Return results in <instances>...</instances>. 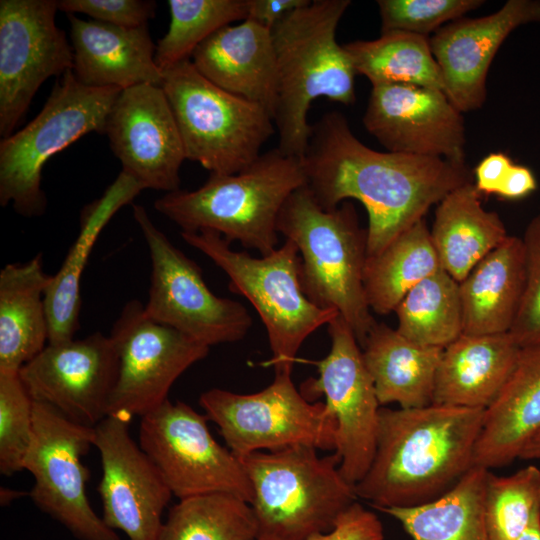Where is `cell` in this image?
<instances>
[{"label":"cell","instance_id":"cell-1","mask_svg":"<svg viewBox=\"0 0 540 540\" xmlns=\"http://www.w3.org/2000/svg\"><path fill=\"white\" fill-rule=\"evenodd\" d=\"M301 163L306 186L324 210L345 199L363 204L369 220L367 256L424 219L451 191L472 182L466 163L369 148L336 111L312 125Z\"/></svg>","mask_w":540,"mask_h":540},{"label":"cell","instance_id":"cell-2","mask_svg":"<svg viewBox=\"0 0 540 540\" xmlns=\"http://www.w3.org/2000/svg\"><path fill=\"white\" fill-rule=\"evenodd\" d=\"M484 409L381 407L376 450L357 498L378 511L411 508L450 491L474 466Z\"/></svg>","mask_w":540,"mask_h":540},{"label":"cell","instance_id":"cell-3","mask_svg":"<svg viewBox=\"0 0 540 540\" xmlns=\"http://www.w3.org/2000/svg\"><path fill=\"white\" fill-rule=\"evenodd\" d=\"M350 0H313L284 17L271 30L277 94L273 114L278 149L302 159L312 125L307 114L314 100L355 101L353 62L336 40V30Z\"/></svg>","mask_w":540,"mask_h":540},{"label":"cell","instance_id":"cell-4","mask_svg":"<svg viewBox=\"0 0 540 540\" xmlns=\"http://www.w3.org/2000/svg\"><path fill=\"white\" fill-rule=\"evenodd\" d=\"M304 185L301 160L275 148L238 173H210L196 190L166 193L154 208L181 232L214 231L266 256L277 249V219L285 201Z\"/></svg>","mask_w":540,"mask_h":540},{"label":"cell","instance_id":"cell-5","mask_svg":"<svg viewBox=\"0 0 540 540\" xmlns=\"http://www.w3.org/2000/svg\"><path fill=\"white\" fill-rule=\"evenodd\" d=\"M277 232L298 248L306 297L323 309L337 311L362 346L376 321L363 285L367 229L360 226L354 205L344 202L324 210L304 185L285 201Z\"/></svg>","mask_w":540,"mask_h":540},{"label":"cell","instance_id":"cell-6","mask_svg":"<svg viewBox=\"0 0 540 540\" xmlns=\"http://www.w3.org/2000/svg\"><path fill=\"white\" fill-rule=\"evenodd\" d=\"M250 479L257 540H308L333 529L356 502L334 453L295 445L240 458Z\"/></svg>","mask_w":540,"mask_h":540},{"label":"cell","instance_id":"cell-7","mask_svg":"<svg viewBox=\"0 0 540 540\" xmlns=\"http://www.w3.org/2000/svg\"><path fill=\"white\" fill-rule=\"evenodd\" d=\"M181 236L221 268L229 278V289L255 308L267 331L275 372H292L305 339L339 315L315 305L304 294L301 258L292 241L256 258L232 250L214 231L181 232Z\"/></svg>","mask_w":540,"mask_h":540},{"label":"cell","instance_id":"cell-8","mask_svg":"<svg viewBox=\"0 0 540 540\" xmlns=\"http://www.w3.org/2000/svg\"><path fill=\"white\" fill-rule=\"evenodd\" d=\"M161 87L171 106L186 159L210 173L234 174L251 165L274 134L272 115L204 77L190 59L164 70Z\"/></svg>","mask_w":540,"mask_h":540},{"label":"cell","instance_id":"cell-9","mask_svg":"<svg viewBox=\"0 0 540 540\" xmlns=\"http://www.w3.org/2000/svg\"><path fill=\"white\" fill-rule=\"evenodd\" d=\"M122 89L90 87L72 70L57 81L41 111L0 142V204L25 217L42 215L46 196L42 170L55 154L82 136L105 134L108 114Z\"/></svg>","mask_w":540,"mask_h":540},{"label":"cell","instance_id":"cell-10","mask_svg":"<svg viewBox=\"0 0 540 540\" xmlns=\"http://www.w3.org/2000/svg\"><path fill=\"white\" fill-rule=\"evenodd\" d=\"M199 403L238 458L295 445L336 448L334 415L325 402H309L295 387L290 371L275 372L269 386L252 394L209 389Z\"/></svg>","mask_w":540,"mask_h":540},{"label":"cell","instance_id":"cell-11","mask_svg":"<svg viewBox=\"0 0 540 540\" xmlns=\"http://www.w3.org/2000/svg\"><path fill=\"white\" fill-rule=\"evenodd\" d=\"M133 217L152 264L145 313L208 347L243 339L252 326L244 305L216 296L201 268L154 225L143 206L133 204Z\"/></svg>","mask_w":540,"mask_h":540},{"label":"cell","instance_id":"cell-12","mask_svg":"<svg viewBox=\"0 0 540 540\" xmlns=\"http://www.w3.org/2000/svg\"><path fill=\"white\" fill-rule=\"evenodd\" d=\"M205 414L166 400L141 417L139 445L179 500L226 493L249 504L250 479L240 458L211 435Z\"/></svg>","mask_w":540,"mask_h":540},{"label":"cell","instance_id":"cell-13","mask_svg":"<svg viewBox=\"0 0 540 540\" xmlns=\"http://www.w3.org/2000/svg\"><path fill=\"white\" fill-rule=\"evenodd\" d=\"M94 428L77 424L53 407L34 402L33 436L23 467L34 484L35 506L78 540H121L90 505V472L82 457L93 446Z\"/></svg>","mask_w":540,"mask_h":540},{"label":"cell","instance_id":"cell-14","mask_svg":"<svg viewBox=\"0 0 540 540\" xmlns=\"http://www.w3.org/2000/svg\"><path fill=\"white\" fill-rule=\"evenodd\" d=\"M110 338L119 359L108 415L143 417L168 400L174 382L210 347L150 318L138 300L127 302Z\"/></svg>","mask_w":540,"mask_h":540},{"label":"cell","instance_id":"cell-15","mask_svg":"<svg viewBox=\"0 0 540 540\" xmlns=\"http://www.w3.org/2000/svg\"><path fill=\"white\" fill-rule=\"evenodd\" d=\"M328 332L331 347L316 363L319 377L305 381L300 392L308 400L324 395L337 423L339 470L354 486L373 460L381 405L350 326L338 315L328 324Z\"/></svg>","mask_w":540,"mask_h":540},{"label":"cell","instance_id":"cell-16","mask_svg":"<svg viewBox=\"0 0 540 540\" xmlns=\"http://www.w3.org/2000/svg\"><path fill=\"white\" fill-rule=\"evenodd\" d=\"M55 0L0 1V135L13 130L39 87L73 68L72 46L57 27Z\"/></svg>","mask_w":540,"mask_h":540},{"label":"cell","instance_id":"cell-17","mask_svg":"<svg viewBox=\"0 0 540 540\" xmlns=\"http://www.w3.org/2000/svg\"><path fill=\"white\" fill-rule=\"evenodd\" d=\"M118 370L112 339L95 332L82 339L47 344L18 373L34 402L94 428L108 416Z\"/></svg>","mask_w":540,"mask_h":540},{"label":"cell","instance_id":"cell-18","mask_svg":"<svg viewBox=\"0 0 540 540\" xmlns=\"http://www.w3.org/2000/svg\"><path fill=\"white\" fill-rule=\"evenodd\" d=\"M130 419L108 415L94 427L102 477L103 520L129 540H157L173 495L158 468L130 436Z\"/></svg>","mask_w":540,"mask_h":540},{"label":"cell","instance_id":"cell-19","mask_svg":"<svg viewBox=\"0 0 540 540\" xmlns=\"http://www.w3.org/2000/svg\"><path fill=\"white\" fill-rule=\"evenodd\" d=\"M105 134L122 172L144 189L180 190L179 173L186 156L161 86L141 84L123 89L108 114Z\"/></svg>","mask_w":540,"mask_h":540},{"label":"cell","instance_id":"cell-20","mask_svg":"<svg viewBox=\"0 0 540 540\" xmlns=\"http://www.w3.org/2000/svg\"><path fill=\"white\" fill-rule=\"evenodd\" d=\"M363 124L388 152L465 163L464 119L441 90L372 86Z\"/></svg>","mask_w":540,"mask_h":540},{"label":"cell","instance_id":"cell-21","mask_svg":"<svg viewBox=\"0 0 540 540\" xmlns=\"http://www.w3.org/2000/svg\"><path fill=\"white\" fill-rule=\"evenodd\" d=\"M530 23H540V0H509L488 16L458 19L429 38L444 93L461 113L482 107L493 58L512 31Z\"/></svg>","mask_w":540,"mask_h":540},{"label":"cell","instance_id":"cell-22","mask_svg":"<svg viewBox=\"0 0 540 540\" xmlns=\"http://www.w3.org/2000/svg\"><path fill=\"white\" fill-rule=\"evenodd\" d=\"M67 15L72 72L80 83L122 90L141 84L161 86L163 73L147 25L128 28Z\"/></svg>","mask_w":540,"mask_h":540},{"label":"cell","instance_id":"cell-23","mask_svg":"<svg viewBox=\"0 0 540 540\" xmlns=\"http://www.w3.org/2000/svg\"><path fill=\"white\" fill-rule=\"evenodd\" d=\"M195 68L218 87L274 114L277 63L271 30L246 19L227 25L192 54Z\"/></svg>","mask_w":540,"mask_h":540},{"label":"cell","instance_id":"cell-24","mask_svg":"<svg viewBox=\"0 0 540 540\" xmlns=\"http://www.w3.org/2000/svg\"><path fill=\"white\" fill-rule=\"evenodd\" d=\"M540 430V343L520 347L498 396L485 409L473 465L503 467L519 456Z\"/></svg>","mask_w":540,"mask_h":540},{"label":"cell","instance_id":"cell-25","mask_svg":"<svg viewBox=\"0 0 540 540\" xmlns=\"http://www.w3.org/2000/svg\"><path fill=\"white\" fill-rule=\"evenodd\" d=\"M519 351L509 333H463L443 349L432 404L485 410L507 381Z\"/></svg>","mask_w":540,"mask_h":540},{"label":"cell","instance_id":"cell-26","mask_svg":"<svg viewBox=\"0 0 540 540\" xmlns=\"http://www.w3.org/2000/svg\"><path fill=\"white\" fill-rule=\"evenodd\" d=\"M142 190L144 188L136 180L121 171L99 199L84 207L78 236L58 272L50 276L46 287L48 344L74 339L79 328L80 282L91 251L111 218Z\"/></svg>","mask_w":540,"mask_h":540},{"label":"cell","instance_id":"cell-27","mask_svg":"<svg viewBox=\"0 0 540 540\" xmlns=\"http://www.w3.org/2000/svg\"><path fill=\"white\" fill-rule=\"evenodd\" d=\"M525 285L521 237L508 236L459 282L463 333H508L518 313Z\"/></svg>","mask_w":540,"mask_h":540},{"label":"cell","instance_id":"cell-28","mask_svg":"<svg viewBox=\"0 0 540 540\" xmlns=\"http://www.w3.org/2000/svg\"><path fill=\"white\" fill-rule=\"evenodd\" d=\"M361 349L381 406L396 403L407 409L433 403L443 348L416 343L375 322Z\"/></svg>","mask_w":540,"mask_h":540},{"label":"cell","instance_id":"cell-29","mask_svg":"<svg viewBox=\"0 0 540 540\" xmlns=\"http://www.w3.org/2000/svg\"><path fill=\"white\" fill-rule=\"evenodd\" d=\"M42 254L0 271V372H19L49 342Z\"/></svg>","mask_w":540,"mask_h":540},{"label":"cell","instance_id":"cell-30","mask_svg":"<svg viewBox=\"0 0 540 540\" xmlns=\"http://www.w3.org/2000/svg\"><path fill=\"white\" fill-rule=\"evenodd\" d=\"M430 235L441 268L458 283L509 236L499 215L482 206L473 182L437 204Z\"/></svg>","mask_w":540,"mask_h":540},{"label":"cell","instance_id":"cell-31","mask_svg":"<svg viewBox=\"0 0 540 540\" xmlns=\"http://www.w3.org/2000/svg\"><path fill=\"white\" fill-rule=\"evenodd\" d=\"M489 472L473 466L440 498L417 507L381 512L396 519L413 540H491L484 512Z\"/></svg>","mask_w":540,"mask_h":540},{"label":"cell","instance_id":"cell-32","mask_svg":"<svg viewBox=\"0 0 540 540\" xmlns=\"http://www.w3.org/2000/svg\"><path fill=\"white\" fill-rule=\"evenodd\" d=\"M441 269L425 219L398 235L382 251L367 256L363 285L371 311L394 312L419 282Z\"/></svg>","mask_w":540,"mask_h":540},{"label":"cell","instance_id":"cell-33","mask_svg":"<svg viewBox=\"0 0 540 540\" xmlns=\"http://www.w3.org/2000/svg\"><path fill=\"white\" fill-rule=\"evenodd\" d=\"M343 46L356 73L364 75L372 86L410 84L444 92L428 36L389 31L375 40H358Z\"/></svg>","mask_w":540,"mask_h":540},{"label":"cell","instance_id":"cell-34","mask_svg":"<svg viewBox=\"0 0 540 540\" xmlns=\"http://www.w3.org/2000/svg\"><path fill=\"white\" fill-rule=\"evenodd\" d=\"M394 312L396 330L422 345L444 349L463 334L459 283L442 268L414 286Z\"/></svg>","mask_w":540,"mask_h":540},{"label":"cell","instance_id":"cell-35","mask_svg":"<svg viewBox=\"0 0 540 540\" xmlns=\"http://www.w3.org/2000/svg\"><path fill=\"white\" fill-rule=\"evenodd\" d=\"M157 540H257L251 505L226 493L180 499L168 513Z\"/></svg>","mask_w":540,"mask_h":540},{"label":"cell","instance_id":"cell-36","mask_svg":"<svg viewBox=\"0 0 540 540\" xmlns=\"http://www.w3.org/2000/svg\"><path fill=\"white\" fill-rule=\"evenodd\" d=\"M170 24L156 45L155 61L163 72L190 59L195 49L220 28L246 20L248 0H169Z\"/></svg>","mask_w":540,"mask_h":540},{"label":"cell","instance_id":"cell-37","mask_svg":"<svg viewBox=\"0 0 540 540\" xmlns=\"http://www.w3.org/2000/svg\"><path fill=\"white\" fill-rule=\"evenodd\" d=\"M484 512L491 540H516L540 516V469L529 465L509 476L490 471Z\"/></svg>","mask_w":540,"mask_h":540},{"label":"cell","instance_id":"cell-38","mask_svg":"<svg viewBox=\"0 0 540 540\" xmlns=\"http://www.w3.org/2000/svg\"><path fill=\"white\" fill-rule=\"evenodd\" d=\"M34 426V401L18 372H0V473L24 470Z\"/></svg>","mask_w":540,"mask_h":540},{"label":"cell","instance_id":"cell-39","mask_svg":"<svg viewBox=\"0 0 540 540\" xmlns=\"http://www.w3.org/2000/svg\"><path fill=\"white\" fill-rule=\"evenodd\" d=\"M483 3L481 0H378L381 33L405 31L428 36Z\"/></svg>","mask_w":540,"mask_h":540},{"label":"cell","instance_id":"cell-40","mask_svg":"<svg viewBox=\"0 0 540 540\" xmlns=\"http://www.w3.org/2000/svg\"><path fill=\"white\" fill-rule=\"evenodd\" d=\"M521 239L525 253V285L508 333L523 347L540 343V213L529 221Z\"/></svg>","mask_w":540,"mask_h":540},{"label":"cell","instance_id":"cell-41","mask_svg":"<svg viewBox=\"0 0 540 540\" xmlns=\"http://www.w3.org/2000/svg\"><path fill=\"white\" fill-rule=\"evenodd\" d=\"M153 0H58V10L67 14L83 13L92 20L135 28L147 25L155 16Z\"/></svg>","mask_w":540,"mask_h":540},{"label":"cell","instance_id":"cell-42","mask_svg":"<svg viewBox=\"0 0 540 540\" xmlns=\"http://www.w3.org/2000/svg\"><path fill=\"white\" fill-rule=\"evenodd\" d=\"M308 540H384V529L377 515L356 501L333 529Z\"/></svg>","mask_w":540,"mask_h":540},{"label":"cell","instance_id":"cell-43","mask_svg":"<svg viewBox=\"0 0 540 540\" xmlns=\"http://www.w3.org/2000/svg\"><path fill=\"white\" fill-rule=\"evenodd\" d=\"M512 160L504 153H491L483 158L474 170V185L480 194H497Z\"/></svg>","mask_w":540,"mask_h":540},{"label":"cell","instance_id":"cell-44","mask_svg":"<svg viewBox=\"0 0 540 540\" xmlns=\"http://www.w3.org/2000/svg\"><path fill=\"white\" fill-rule=\"evenodd\" d=\"M310 3V0H248L247 19L272 30L292 11Z\"/></svg>","mask_w":540,"mask_h":540},{"label":"cell","instance_id":"cell-45","mask_svg":"<svg viewBox=\"0 0 540 540\" xmlns=\"http://www.w3.org/2000/svg\"><path fill=\"white\" fill-rule=\"evenodd\" d=\"M537 188L533 172L526 166L512 164L496 195L506 200L527 197Z\"/></svg>","mask_w":540,"mask_h":540},{"label":"cell","instance_id":"cell-46","mask_svg":"<svg viewBox=\"0 0 540 540\" xmlns=\"http://www.w3.org/2000/svg\"><path fill=\"white\" fill-rule=\"evenodd\" d=\"M519 459L540 460V430L525 445Z\"/></svg>","mask_w":540,"mask_h":540},{"label":"cell","instance_id":"cell-47","mask_svg":"<svg viewBox=\"0 0 540 540\" xmlns=\"http://www.w3.org/2000/svg\"><path fill=\"white\" fill-rule=\"evenodd\" d=\"M516 540H540V516L536 517Z\"/></svg>","mask_w":540,"mask_h":540},{"label":"cell","instance_id":"cell-48","mask_svg":"<svg viewBox=\"0 0 540 540\" xmlns=\"http://www.w3.org/2000/svg\"><path fill=\"white\" fill-rule=\"evenodd\" d=\"M24 493L15 489H10L6 487L0 488V505L7 506L11 504L16 499L22 497Z\"/></svg>","mask_w":540,"mask_h":540}]
</instances>
